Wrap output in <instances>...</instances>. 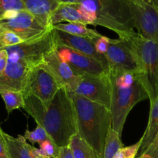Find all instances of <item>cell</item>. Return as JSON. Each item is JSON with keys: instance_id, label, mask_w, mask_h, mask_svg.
Returning <instances> with one entry per match:
<instances>
[{"instance_id": "27", "label": "cell", "mask_w": 158, "mask_h": 158, "mask_svg": "<svg viewBox=\"0 0 158 158\" xmlns=\"http://www.w3.org/2000/svg\"><path fill=\"white\" fill-rule=\"evenodd\" d=\"M91 40H92L93 43H94V48H95L98 53L102 56H105L107 49H108L110 38L105 36V35H100L99 36L95 37V38L92 39Z\"/></svg>"}, {"instance_id": "3", "label": "cell", "mask_w": 158, "mask_h": 158, "mask_svg": "<svg viewBox=\"0 0 158 158\" xmlns=\"http://www.w3.org/2000/svg\"><path fill=\"white\" fill-rule=\"evenodd\" d=\"M111 83L110 113L112 128L122 135L127 116L135 105L149 99L140 73L108 72Z\"/></svg>"}, {"instance_id": "16", "label": "cell", "mask_w": 158, "mask_h": 158, "mask_svg": "<svg viewBox=\"0 0 158 158\" xmlns=\"http://www.w3.org/2000/svg\"><path fill=\"white\" fill-rule=\"evenodd\" d=\"M26 10L33 15L44 26L54 28L50 26V17L54 11L58 7L57 0H22Z\"/></svg>"}, {"instance_id": "9", "label": "cell", "mask_w": 158, "mask_h": 158, "mask_svg": "<svg viewBox=\"0 0 158 158\" xmlns=\"http://www.w3.org/2000/svg\"><path fill=\"white\" fill-rule=\"evenodd\" d=\"M137 33L158 43V9L137 0H128Z\"/></svg>"}, {"instance_id": "14", "label": "cell", "mask_w": 158, "mask_h": 158, "mask_svg": "<svg viewBox=\"0 0 158 158\" xmlns=\"http://www.w3.org/2000/svg\"><path fill=\"white\" fill-rule=\"evenodd\" d=\"M67 23H78L85 25L95 26V19L81 3L59 4L50 17V26Z\"/></svg>"}, {"instance_id": "1", "label": "cell", "mask_w": 158, "mask_h": 158, "mask_svg": "<svg viewBox=\"0 0 158 158\" xmlns=\"http://www.w3.org/2000/svg\"><path fill=\"white\" fill-rule=\"evenodd\" d=\"M23 109L37 124L43 127L58 148L68 146L71 138L77 134L74 103L64 87L58 89L46 107L37 97L25 95Z\"/></svg>"}, {"instance_id": "32", "label": "cell", "mask_w": 158, "mask_h": 158, "mask_svg": "<svg viewBox=\"0 0 158 158\" xmlns=\"http://www.w3.org/2000/svg\"><path fill=\"white\" fill-rule=\"evenodd\" d=\"M137 1L142 2L148 5V6L158 9V0H137Z\"/></svg>"}, {"instance_id": "2", "label": "cell", "mask_w": 158, "mask_h": 158, "mask_svg": "<svg viewBox=\"0 0 158 158\" xmlns=\"http://www.w3.org/2000/svg\"><path fill=\"white\" fill-rule=\"evenodd\" d=\"M75 110L77 135L103 158L105 140L112 128L110 110L102 105L68 90Z\"/></svg>"}, {"instance_id": "8", "label": "cell", "mask_w": 158, "mask_h": 158, "mask_svg": "<svg viewBox=\"0 0 158 158\" xmlns=\"http://www.w3.org/2000/svg\"><path fill=\"white\" fill-rule=\"evenodd\" d=\"M73 93L102 105L110 110L111 83L108 73L81 77Z\"/></svg>"}, {"instance_id": "7", "label": "cell", "mask_w": 158, "mask_h": 158, "mask_svg": "<svg viewBox=\"0 0 158 158\" xmlns=\"http://www.w3.org/2000/svg\"><path fill=\"white\" fill-rule=\"evenodd\" d=\"M60 86L52 75L40 65L31 71L23 95H33L43 103L45 107L54 99Z\"/></svg>"}, {"instance_id": "25", "label": "cell", "mask_w": 158, "mask_h": 158, "mask_svg": "<svg viewBox=\"0 0 158 158\" xmlns=\"http://www.w3.org/2000/svg\"><path fill=\"white\" fill-rule=\"evenodd\" d=\"M142 144V138L133 145L128 147H122L118 150L113 158H136L139 150Z\"/></svg>"}, {"instance_id": "34", "label": "cell", "mask_w": 158, "mask_h": 158, "mask_svg": "<svg viewBox=\"0 0 158 158\" xmlns=\"http://www.w3.org/2000/svg\"><path fill=\"white\" fill-rule=\"evenodd\" d=\"M136 158H152V157H150V156L149 155V154H145V153H144V154H141L140 156H139V157H136Z\"/></svg>"}, {"instance_id": "33", "label": "cell", "mask_w": 158, "mask_h": 158, "mask_svg": "<svg viewBox=\"0 0 158 158\" xmlns=\"http://www.w3.org/2000/svg\"><path fill=\"white\" fill-rule=\"evenodd\" d=\"M59 4L62 3H67V4H74V3H79L78 0H57Z\"/></svg>"}, {"instance_id": "20", "label": "cell", "mask_w": 158, "mask_h": 158, "mask_svg": "<svg viewBox=\"0 0 158 158\" xmlns=\"http://www.w3.org/2000/svg\"><path fill=\"white\" fill-rule=\"evenodd\" d=\"M0 96L6 105L8 114L24 107L25 97L23 92L15 90H0Z\"/></svg>"}, {"instance_id": "4", "label": "cell", "mask_w": 158, "mask_h": 158, "mask_svg": "<svg viewBox=\"0 0 158 158\" xmlns=\"http://www.w3.org/2000/svg\"><path fill=\"white\" fill-rule=\"evenodd\" d=\"M119 38L126 42L136 57L151 104L158 97V43L134 31L122 34Z\"/></svg>"}, {"instance_id": "28", "label": "cell", "mask_w": 158, "mask_h": 158, "mask_svg": "<svg viewBox=\"0 0 158 158\" xmlns=\"http://www.w3.org/2000/svg\"><path fill=\"white\" fill-rule=\"evenodd\" d=\"M144 153L149 154L152 158H158V131L155 138Z\"/></svg>"}, {"instance_id": "17", "label": "cell", "mask_w": 158, "mask_h": 158, "mask_svg": "<svg viewBox=\"0 0 158 158\" xmlns=\"http://www.w3.org/2000/svg\"><path fill=\"white\" fill-rule=\"evenodd\" d=\"M158 131V97L150 104V116L148 123L143 135L142 136V144L138 152V157L143 154L147 149L153 139L156 137Z\"/></svg>"}, {"instance_id": "26", "label": "cell", "mask_w": 158, "mask_h": 158, "mask_svg": "<svg viewBox=\"0 0 158 158\" xmlns=\"http://www.w3.org/2000/svg\"><path fill=\"white\" fill-rule=\"evenodd\" d=\"M39 145H40V151L42 156L50 158H58L60 148L55 144L52 139L45 140Z\"/></svg>"}, {"instance_id": "24", "label": "cell", "mask_w": 158, "mask_h": 158, "mask_svg": "<svg viewBox=\"0 0 158 158\" xmlns=\"http://www.w3.org/2000/svg\"><path fill=\"white\" fill-rule=\"evenodd\" d=\"M23 43V40L14 32L0 27V49Z\"/></svg>"}, {"instance_id": "22", "label": "cell", "mask_w": 158, "mask_h": 158, "mask_svg": "<svg viewBox=\"0 0 158 158\" xmlns=\"http://www.w3.org/2000/svg\"><path fill=\"white\" fill-rule=\"evenodd\" d=\"M22 10H26L22 0H0V20L9 18Z\"/></svg>"}, {"instance_id": "23", "label": "cell", "mask_w": 158, "mask_h": 158, "mask_svg": "<svg viewBox=\"0 0 158 158\" xmlns=\"http://www.w3.org/2000/svg\"><path fill=\"white\" fill-rule=\"evenodd\" d=\"M26 140H29L32 144L34 143H39L40 144L42 142L51 139L48 135L46 130L40 125L37 124V127L33 131H29L26 130L23 135Z\"/></svg>"}, {"instance_id": "13", "label": "cell", "mask_w": 158, "mask_h": 158, "mask_svg": "<svg viewBox=\"0 0 158 158\" xmlns=\"http://www.w3.org/2000/svg\"><path fill=\"white\" fill-rule=\"evenodd\" d=\"M54 37L56 45L67 46L81 53L86 55L100 63L107 73H108V66L105 56L98 53L94 48V43L91 39L76 36L66 33L62 31L54 29Z\"/></svg>"}, {"instance_id": "15", "label": "cell", "mask_w": 158, "mask_h": 158, "mask_svg": "<svg viewBox=\"0 0 158 158\" xmlns=\"http://www.w3.org/2000/svg\"><path fill=\"white\" fill-rule=\"evenodd\" d=\"M3 135L9 158H37L42 156L40 149L27 143L23 135L19 134L17 137H13L5 132Z\"/></svg>"}, {"instance_id": "31", "label": "cell", "mask_w": 158, "mask_h": 158, "mask_svg": "<svg viewBox=\"0 0 158 158\" xmlns=\"http://www.w3.org/2000/svg\"><path fill=\"white\" fill-rule=\"evenodd\" d=\"M58 158H74L72 151H71L69 145L63 147V148H60Z\"/></svg>"}, {"instance_id": "30", "label": "cell", "mask_w": 158, "mask_h": 158, "mask_svg": "<svg viewBox=\"0 0 158 158\" xmlns=\"http://www.w3.org/2000/svg\"><path fill=\"white\" fill-rule=\"evenodd\" d=\"M4 131L0 129V158H9L7 153V147H6V142L5 140Z\"/></svg>"}, {"instance_id": "18", "label": "cell", "mask_w": 158, "mask_h": 158, "mask_svg": "<svg viewBox=\"0 0 158 158\" xmlns=\"http://www.w3.org/2000/svg\"><path fill=\"white\" fill-rule=\"evenodd\" d=\"M53 27L56 30L62 31V32L71 34V35L85 37V38H88L91 40L101 35L97 31L87 27L86 25L78 23H59Z\"/></svg>"}, {"instance_id": "10", "label": "cell", "mask_w": 158, "mask_h": 158, "mask_svg": "<svg viewBox=\"0 0 158 158\" xmlns=\"http://www.w3.org/2000/svg\"><path fill=\"white\" fill-rule=\"evenodd\" d=\"M105 56L108 63V72L131 71L140 73L134 54L126 42L122 39H110Z\"/></svg>"}, {"instance_id": "12", "label": "cell", "mask_w": 158, "mask_h": 158, "mask_svg": "<svg viewBox=\"0 0 158 158\" xmlns=\"http://www.w3.org/2000/svg\"><path fill=\"white\" fill-rule=\"evenodd\" d=\"M40 66L50 73L60 87L73 91L78 84L81 77L58 56L55 48L44 56Z\"/></svg>"}, {"instance_id": "5", "label": "cell", "mask_w": 158, "mask_h": 158, "mask_svg": "<svg viewBox=\"0 0 158 158\" xmlns=\"http://www.w3.org/2000/svg\"><path fill=\"white\" fill-rule=\"evenodd\" d=\"M95 19V26L107 28L120 35L134 31L128 0H78Z\"/></svg>"}, {"instance_id": "35", "label": "cell", "mask_w": 158, "mask_h": 158, "mask_svg": "<svg viewBox=\"0 0 158 158\" xmlns=\"http://www.w3.org/2000/svg\"><path fill=\"white\" fill-rule=\"evenodd\" d=\"M0 129H1V127H0Z\"/></svg>"}, {"instance_id": "29", "label": "cell", "mask_w": 158, "mask_h": 158, "mask_svg": "<svg viewBox=\"0 0 158 158\" xmlns=\"http://www.w3.org/2000/svg\"><path fill=\"white\" fill-rule=\"evenodd\" d=\"M8 63V53L5 49H0V77L6 70Z\"/></svg>"}, {"instance_id": "21", "label": "cell", "mask_w": 158, "mask_h": 158, "mask_svg": "<svg viewBox=\"0 0 158 158\" xmlns=\"http://www.w3.org/2000/svg\"><path fill=\"white\" fill-rule=\"evenodd\" d=\"M123 147L121 136L115 131L112 128L108 131L106 140H105V146L104 149L103 158H113L118 150Z\"/></svg>"}, {"instance_id": "6", "label": "cell", "mask_w": 158, "mask_h": 158, "mask_svg": "<svg viewBox=\"0 0 158 158\" xmlns=\"http://www.w3.org/2000/svg\"><path fill=\"white\" fill-rule=\"evenodd\" d=\"M0 27L16 34L23 42L41 38L54 29L44 26L26 10L17 12L9 18L0 20Z\"/></svg>"}, {"instance_id": "11", "label": "cell", "mask_w": 158, "mask_h": 158, "mask_svg": "<svg viewBox=\"0 0 158 158\" xmlns=\"http://www.w3.org/2000/svg\"><path fill=\"white\" fill-rule=\"evenodd\" d=\"M59 56L79 77L99 76L107 73L103 66L96 60L67 46L56 45Z\"/></svg>"}, {"instance_id": "19", "label": "cell", "mask_w": 158, "mask_h": 158, "mask_svg": "<svg viewBox=\"0 0 158 158\" xmlns=\"http://www.w3.org/2000/svg\"><path fill=\"white\" fill-rule=\"evenodd\" d=\"M69 146L72 151L74 158H99L94 150L77 134L71 137Z\"/></svg>"}]
</instances>
